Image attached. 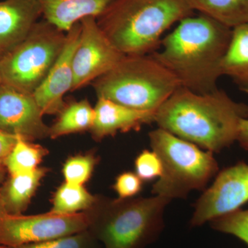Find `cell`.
Segmentation results:
<instances>
[{
	"instance_id": "cell-12",
	"label": "cell",
	"mask_w": 248,
	"mask_h": 248,
	"mask_svg": "<svg viewBox=\"0 0 248 248\" xmlns=\"http://www.w3.org/2000/svg\"><path fill=\"white\" fill-rule=\"evenodd\" d=\"M80 32V22L66 32V42L61 54L43 82L32 94L44 115H58L66 105L64 95L72 91L74 81L73 58Z\"/></svg>"
},
{
	"instance_id": "cell-4",
	"label": "cell",
	"mask_w": 248,
	"mask_h": 248,
	"mask_svg": "<svg viewBox=\"0 0 248 248\" xmlns=\"http://www.w3.org/2000/svg\"><path fill=\"white\" fill-rule=\"evenodd\" d=\"M171 201L155 195L148 198L98 199L88 231L104 248H144L159 237L164 228L165 209Z\"/></svg>"
},
{
	"instance_id": "cell-8",
	"label": "cell",
	"mask_w": 248,
	"mask_h": 248,
	"mask_svg": "<svg viewBox=\"0 0 248 248\" xmlns=\"http://www.w3.org/2000/svg\"><path fill=\"white\" fill-rule=\"evenodd\" d=\"M89 224L87 212L24 216L10 215L0 205V245L13 248L58 239L86 231Z\"/></svg>"
},
{
	"instance_id": "cell-23",
	"label": "cell",
	"mask_w": 248,
	"mask_h": 248,
	"mask_svg": "<svg viewBox=\"0 0 248 248\" xmlns=\"http://www.w3.org/2000/svg\"><path fill=\"white\" fill-rule=\"evenodd\" d=\"M215 231L232 235L248 246V210L241 209L210 221Z\"/></svg>"
},
{
	"instance_id": "cell-11",
	"label": "cell",
	"mask_w": 248,
	"mask_h": 248,
	"mask_svg": "<svg viewBox=\"0 0 248 248\" xmlns=\"http://www.w3.org/2000/svg\"><path fill=\"white\" fill-rule=\"evenodd\" d=\"M43 117L33 94L0 84V130L32 141L49 138Z\"/></svg>"
},
{
	"instance_id": "cell-5",
	"label": "cell",
	"mask_w": 248,
	"mask_h": 248,
	"mask_svg": "<svg viewBox=\"0 0 248 248\" xmlns=\"http://www.w3.org/2000/svg\"><path fill=\"white\" fill-rule=\"evenodd\" d=\"M92 86L97 98L154 112L180 87L172 73L151 55H124Z\"/></svg>"
},
{
	"instance_id": "cell-16",
	"label": "cell",
	"mask_w": 248,
	"mask_h": 248,
	"mask_svg": "<svg viewBox=\"0 0 248 248\" xmlns=\"http://www.w3.org/2000/svg\"><path fill=\"white\" fill-rule=\"evenodd\" d=\"M47 172L48 169L38 168L27 174L10 176L0 187V205L5 212L22 215Z\"/></svg>"
},
{
	"instance_id": "cell-9",
	"label": "cell",
	"mask_w": 248,
	"mask_h": 248,
	"mask_svg": "<svg viewBox=\"0 0 248 248\" xmlns=\"http://www.w3.org/2000/svg\"><path fill=\"white\" fill-rule=\"evenodd\" d=\"M247 202L248 164L240 161L217 173L215 182L196 202L191 226H202L236 211Z\"/></svg>"
},
{
	"instance_id": "cell-13",
	"label": "cell",
	"mask_w": 248,
	"mask_h": 248,
	"mask_svg": "<svg viewBox=\"0 0 248 248\" xmlns=\"http://www.w3.org/2000/svg\"><path fill=\"white\" fill-rule=\"evenodd\" d=\"M42 16L39 0L0 1V60L27 37Z\"/></svg>"
},
{
	"instance_id": "cell-3",
	"label": "cell",
	"mask_w": 248,
	"mask_h": 248,
	"mask_svg": "<svg viewBox=\"0 0 248 248\" xmlns=\"http://www.w3.org/2000/svg\"><path fill=\"white\" fill-rule=\"evenodd\" d=\"M187 0H116L97 22L124 55H151L174 23L193 15Z\"/></svg>"
},
{
	"instance_id": "cell-14",
	"label": "cell",
	"mask_w": 248,
	"mask_h": 248,
	"mask_svg": "<svg viewBox=\"0 0 248 248\" xmlns=\"http://www.w3.org/2000/svg\"><path fill=\"white\" fill-rule=\"evenodd\" d=\"M97 99L94 107V122L90 130L97 141L118 133L138 131L142 125L154 122V111L137 110L105 98Z\"/></svg>"
},
{
	"instance_id": "cell-17",
	"label": "cell",
	"mask_w": 248,
	"mask_h": 248,
	"mask_svg": "<svg viewBox=\"0 0 248 248\" xmlns=\"http://www.w3.org/2000/svg\"><path fill=\"white\" fill-rule=\"evenodd\" d=\"M222 76L229 77L248 93V23L232 30L231 42L221 63Z\"/></svg>"
},
{
	"instance_id": "cell-25",
	"label": "cell",
	"mask_w": 248,
	"mask_h": 248,
	"mask_svg": "<svg viewBox=\"0 0 248 248\" xmlns=\"http://www.w3.org/2000/svg\"><path fill=\"white\" fill-rule=\"evenodd\" d=\"M135 167L136 174L143 182H149L162 174L161 159L153 150L142 151L135 159Z\"/></svg>"
},
{
	"instance_id": "cell-27",
	"label": "cell",
	"mask_w": 248,
	"mask_h": 248,
	"mask_svg": "<svg viewBox=\"0 0 248 248\" xmlns=\"http://www.w3.org/2000/svg\"><path fill=\"white\" fill-rule=\"evenodd\" d=\"M18 138L17 135L0 130V165H4L5 160L12 151Z\"/></svg>"
},
{
	"instance_id": "cell-19",
	"label": "cell",
	"mask_w": 248,
	"mask_h": 248,
	"mask_svg": "<svg viewBox=\"0 0 248 248\" xmlns=\"http://www.w3.org/2000/svg\"><path fill=\"white\" fill-rule=\"evenodd\" d=\"M194 11L232 29L248 23V0H187Z\"/></svg>"
},
{
	"instance_id": "cell-1",
	"label": "cell",
	"mask_w": 248,
	"mask_h": 248,
	"mask_svg": "<svg viewBox=\"0 0 248 248\" xmlns=\"http://www.w3.org/2000/svg\"><path fill=\"white\" fill-rule=\"evenodd\" d=\"M231 28L205 15L183 19L151 54L177 79L181 87L199 94L213 92L222 76L221 63Z\"/></svg>"
},
{
	"instance_id": "cell-6",
	"label": "cell",
	"mask_w": 248,
	"mask_h": 248,
	"mask_svg": "<svg viewBox=\"0 0 248 248\" xmlns=\"http://www.w3.org/2000/svg\"><path fill=\"white\" fill-rule=\"evenodd\" d=\"M150 144L162 164L163 172L152 192L170 200L186 199L192 190H203L218 173L212 152L158 128L150 132Z\"/></svg>"
},
{
	"instance_id": "cell-28",
	"label": "cell",
	"mask_w": 248,
	"mask_h": 248,
	"mask_svg": "<svg viewBox=\"0 0 248 248\" xmlns=\"http://www.w3.org/2000/svg\"><path fill=\"white\" fill-rule=\"evenodd\" d=\"M236 141L244 149L248 151V118L244 119L240 123Z\"/></svg>"
},
{
	"instance_id": "cell-21",
	"label": "cell",
	"mask_w": 248,
	"mask_h": 248,
	"mask_svg": "<svg viewBox=\"0 0 248 248\" xmlns=\"http://www.w3.org/2000/svg\"><path fill=\"white\" fill-rule=\"evenodd\" d=\"M48 153L46 148L19 137L4 165L10 176L27 174L38 169Z\"/></svg>"
},
{
	"instance_id": "cell-22",
	"label": "cell",
	"mask_w": 248,
	"mask_h": 248,
	"mask_svg": "<svg viewBox=\"0 0 248 248\" xmlns=\"http://www.w3.org/2000/svg\"><path fill=\"white\" fill-rule=\"evenodd\" d=\"M97 164L93 154L78 155L66 160L62 169L65 183L72 185L83 186L92 175Z\"/></svg>"
},
{
	"instance_id": "cell-31",
	"label": "cell",
	"mask_w": 248,
	"mask_h": 248,
	"mask_svg": "<svg viewBox=\"0 0 248 248\" xmlns=\"http://www.w3.org/2000/svg\"><path fill=\"white\" fill-rule=\"evenodd\" d=\"M2 83V81H1V74H0V84Z\"/></svg>"
},
{
	"instance_id": "cell-29",
	"label": "cell",
	"mask_w": 248,
	"mask_h": 248,
	"mask_svg": "<svg viewBox=\"0 0 248 248\" xmlns=\"http://www.w3.org/2000/svg\"><path fill=\"white\" fill-rule=\"evenodd\" d=\"M6 171L7 170L4 165H0V184L4 182Z\"/></svg>"
},
{
	"instance_id": "cell-18",
	"label": "cell",
	"mask_w": 248,
	"mask_h": 248,
	"mask_svg": "<svg viewBox=\"0 0 248 248\" xmlns=\"http://www.w3.org/2000/svg\"><path fill=\"white\" fill-rule=\"evenodd\" d=\"M50 126L49 138L57 139L70 134L91 130L94 118V108L87 99L67 104Z\"/></svg>"
},
{
	"instance_id": "cell-15",
	"label": "cell",
	"mask_w": 248,
	"mask_h": 248,
	"mask_svg": "<svg viewBox=\"0 0 248 248\" xmlns=\"http://www.w3.org/2000/svg\"><path fill=\"white\" fill-rule=\"evenodd\" d=\"M116 0H39L44 19L63 32L87 17L96 19Z\"/></svg>"
},
{
	"instance_id": "cell-20",
	"label": "cell",
	"mask_w": 248,
	"mask_h": 248,
	"mask_svg": "<svg viewBox=\"0 0 248 248\" xmlns=\"http://www.w3.org/2000/svg\"><path fill=\"white\" fill-rule=\"evenodd\" d=\"M98 199L90 193L83 186L65 183L55 192L53 207L49 213L68 215L89 211L97 203Z\"/></svg>"
},
{
	"instance_id": "cell-2",
	"label": "cell",
	"mask_w": 248,
	"mask_h": 248,
	"mask_svg": "<svg viewBox=\"0 0 248 248\" xmlns=\"http://www.w3.org/2000/svg\"><path fill=\"white\" fill-rule=\"evenodd\" d=\"M248 118V105L235 102L224 91L199 94L178 88L158 108V128L212 153L237 140L240 123Z\"/></svg>"
},
{
	"instance_id": "cell-10",
	"label": "cell",
	"mask_w": 248,
	"mask_h": 248,
	"mask_svg": "<svg viewBox=\"0 0 248 248\" xmlns=\"http://www.w3.org/2000/svg\"><path fill=\"white\" fill-rule=\"evenodd\" d=\"M79 22L81 32L73 58L72 91L92 84L110 71L124 56L99 28L95 17H85Z\"/></svg>"
},
{
	"instance_id": "cell-26",
	"label": "cell",
	"mask_w": 248,
	"mask_h": 248,
	"mask_svg": "<svg viewBox=\"0 0 248 248\" xmlns=\"http://www.w3.org/2000/svg\"><path fill=\"white\" fill-rule=\"evenodd\" d=\"M143 181L136 173L125 172L116 178L114 190L120 199L132 198L141 190Z\"/></svg>"
},
{
	"instance_id": "cell-7",
	"label": "cell",
	"mask_w": 248,
	"mask_h": 248,
	"mask_svg": "<svg viewBox=\"0 0 248 248\" xmlns=\"http://www.w3.org/2000/svg\"><path fill=\"white\" fill-rule=\"evenodd\" d=\"M66 32L44 19L27 37L0 60L2 84L33 94L61 54Z\"/></svg>"
},
{
	"instance_id": "cell-24",
	"label": "cell",
	"mask_w": 248,
	"mask_h": 248,
	"mask_svg": "<svg viewBox=\"0 0 248 248\" xmlns=\"http://www.w3.org/2000/svg\"><path fill=\"white\" fill-rule=\"evenodd\" d=\"M8 248H102L88 230L58 239Z\"/></svg>"
},
{
	"instance_id": "cell-30",
	"label": "cell",
	"mask_w": 248,
	"mask_h": 248,
	"mask_svg": "<svg viewBox=\"0 0 248 248\" xmlns=\"http://www.w3.org/2000/svg\"><path fill=\"white\" fill-rule=\"evenodd\" d=\"M0 248H8V247H6V246H1V245H0Z\"/></svg>"
}]
</instances>
